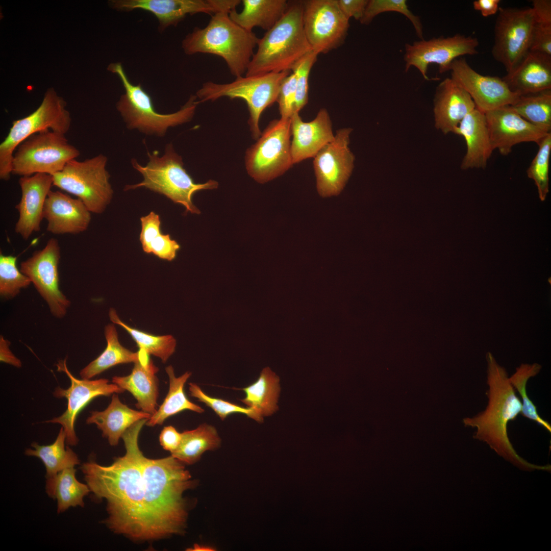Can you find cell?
I'll list each match as a JSON object with an SVG mask.
<instances>
[{
    "label": "cell",
    "mask_w": 551,
    "mask_h": 551,
    "mask_svg": "<svg viewBox=\"0 0 551 551\" xmlns=\"http://www.w3.org/2000/svg\"><path fill=\"white\" fill-rule=\"evenodd\" d=\"M147 419L140 420L122 436L126 454L109 466L90 460L81 469L94 497L107 502L104 523L114 533L133 541L158 540L148 507V491L142 473L138 445L140 432Z\"/></svg>",
    "instance_id": "obj_1"
},
{
    "label": "cell",
    "mask_w": 551,
    "mask_h": 551,
    "mask_svg": "<svg viewBox=\"0 0 551 551\" xmlns=\"http://www.w3.org/2000/svg\"><path fill=\"white\" fill-rule=\"evenodd\" d=\"M486 392L487 405L484 410L471 417H465V427L475 428L474 437L489 443L499 453L516 457L508 437L510 421L521 414L522 404L509 381L506 369L499 365L488 352Z\"/></svg>",
    "instance_id": "obj_2"
},
{
    "label": "cell",
    "mask_w": 551,
    "mask_h": 551,
    "mask_svg": "<svg viewBox=\"0 0 551 551\" xmlns=\"http://www.w3.org/2000/svg\"><path fill=\"white\" fill-rule=\"evenodd\" d=\"M302 1H290L282 17L258 39L245 76L290 71L312 50L304 31Z\"/></svg>",
    "instance_id": "obj_3"
},
{
    "label": "cell",
    "mask_w": 551,
    "mask_h": 551,
    "mask_svg": "<svg viewBox=\"0 0 551 551\" xmlns=\"http://www.w3.org/2000/svg\"><path fill=\"white\" fill-rule=\"evenodd\" d=\"M229 13L212 15L205 27H196L184 37L182 48L187 55L204 53L221 57L237 78L246 73L259 38L236 23Z\"/></svg>",
    "instance_id": "obj_4"
},
{
    "label": "cell",
    "mask_w": 551,
    "mask_h": 551,
    "mask_svg": "<svg viewBox=\"0 0 551 551\" xmlns=\"http://www.w3.org/2000/svg\"><path fill=\"white\" fill-rule=\"evenodd\" d=\"M147 156L148 161L145 166L134 159L132 160L133 167L142 175L143 180L126 186L124 190L144 187L183 206L186 212L200 214V210L192 202L193 194L201 190L216 189L218 182L209 180L205 183H195L184 168L182 157L171 143L166 145L163 156H160L157 151L148 152Z\"/></svg>",
    "instance_id": "obj_5"
},
{
    "label": "cell",
    "mask_w": 551,
    "mask_h": 551,
    "mask_svg": "<svg viewBox=\"0 0 551 551\" xmlns=\"http://www.w3.org/2000/svg\"><path fill=\"white\" fill-rule=\"evenodd\" d=\"M108 69L117 75L124 89L125 93L117 102L116 109L128 129H136L147 135L163 137L169 127L185 123L193 118L199 104L195 95H191L178 111L160 113L156 111L152 97L142 85L131 82L121 63H111Z\"/></svg>",
    "instance_id": "obj_6"
},
{
    "label": "cell",
    "mask_w": 551,
    "mask_h": 551,
    "mask_svg": "<svg viewBox=\"0 0 551 551\" xmlns=\"http://www.w3.org/2000/svg\"><path fill=\"white\" fill-rule=\"evenodd\" d=\"M290 73L285 71L241 76L228 83L209 81L203 84L195 95L198 104L222 97L244 100L249 113L248 123L251 132L254 139H258L262 133L259 128L260 117L267 107L277 102L281 84Z\"/></svg>",
    "instance_id": "obj_7"
},
{
    "label": "cell",
    "mask_w": 551,
    "mask_h": 551,
    "mask_svg": "<svg viewBox=\"0 0 551 551\" xmlns=\"http://www.w3.org/2000/svg\"><path fill=\"white\" fill-rule=\"evenodd\" d=\"M66 103L53 88L45 92L39 107L30 115L14 120L5 139L0 144V179L8 181L12 174L14 153L30 136L46 130L65 134L71 119Z\"/></svg>",
    "instance_id": "obj_8"
},
{
    "label": "cell",
    "mask_w": 551,
    "mask_h": 551,
    "mask_svg": "<svg viewBox=\"0 0 551 551\" xmlns=\"http://www.w3.org/2000/svg\"><path fill=\"white\" fill-rule=\"evenodd\" d=\"M107 160L103 154L82 161L72 160L52 176L53 186L76 196L90 212L101 214L113 196Z\"/></svg>",
    "instance_id": "obj_9"
},
{
    "label": "cell",
    "mask_w": 551,
    "mask_h": 551,
    "mask_svg": "<svg viewBox=\"0 0 551 551\" xmlns=\"http://www.w3.org/2000/svg\"><path fill=\"white\" fill-rule=\"evenodd\" d=\"M80 152L70 144L65 134L46 130L20 143L13 157L12 174L21 177L37 173L51 176L61 171Z\"/></svg>",
    "instance_id": "obj_10"
},
{
    "label": "cell",
    "mask_w": 551,
    "mask_h": 551,
    "mask_svg": "<svg viewBox=\"0 0 551 551\" xmlns=\"http://www.w3.org/2000/svg\"><path fill=\"white\" fill-rule=\"evenodd\" d=\"M290 138V119L270 121L245 153V166L249 176L263 184L290 169L293 165Z\"/></svg>",
    "instance_id": "obj_11"
},
{
    "label": "cell",
    "mask_w": 551,
    "mask_h": 551,
    "mask_svg": "<svg viewBox=\"0 0 551 551\" xmlns=\"http://www.w3.org/2000/svg\"><path fill=\"white\" fill-rule=\"evenodd\" d=\"M497 13L491 54L508 73L530 51L534 14L532 7H499Z\"/></svg>",
    "instance_id": "obj_12"
},
{
    "label": "cell",
    "mask_w": 551,
    "mask_h": 551,
    "mask_svg": "<svg viewBox=\"0 0 551 551\" xmlns=\"http://www.w3.org/2000/svg\"><path fill=\"white\" fill-rule=\"evenodd\" d=\"M352 130L350 128L338 130L334 139L313 158L316 189L322 197L339 195L352 173L355 160L349 147Z\"/></svg>",
    "instance_id": "obj_13"
},
{
    "label": "cell",
    "mask_w": 551,
    "mask_h": 551,
    "mask_svg": "<svg viewBox=\"0 0 551 551\" xmlns=\"http://www.w3.org/2000/svg\"><path fill=\"white\" fill-rule=\"evenodd\" d=\"M303 3V21L313 52L325 54L340 46L349 27L338 0H306Z\"/></svg>",
    "instance_id": "obj_14"
},
{
    "label": "cell",
    "mask_w": 551,
    "mask_h": 551,
    "mask_svg": "<svg viewBox=\"0 0 551 551\" xmlns=\"http://www.w3.org/2000/svg\"><path fill=\"white\" fill-rule=\"evenodd\" d=\"M479 45L477 38L460 34L407 43L404 56L405 71L414 67L424 80H431L427 74L430 64L438 65L440 73L448 71L452 62L459 57L477 54Z\"/></svg>",
    "instance_id": "obj_15"
},
{
    "label": "cell",
    "mask_w": 551,
    "mask_h": 551,
    "mask_svg": "<svg viewBox=\"0 0 551 551\" xmlns=\"http://www.w3.org/2000/svg\"><path fill=\"white\" fill-rule=\"evenodd\" d=\"M60 253L58 240L51 238L43 248L21 262L20 268L46 302L52 315L58 318L65 316L71 303L59 288Z\"/></svg>",
    "instance_id": "obj_16"
},
{
    "label": "cell",
    "mask_w": 551,
    "mask_h": 551,
    "mask_svg": "<svg viewBox=\"0 0 551 551\" xmlns=\"http://www.w3.org/2000/svg\"><path fill=\"white\" fill-rule=\"evenodd\" d=\"M240 3V0H112L109 2L117 11L141 9L151 13L158 20L160 32L177 26L187 15L230 13Z\"/></svg>",
    "instance_id": "obj_17"
},
{
    "label": "cell",
    "mask_w": 551,
    "mask_h": 551,
    "mask_svg": "<svg viewBox=\"0 0 551 551\" xmlns=\"http://www.w3.org/2000/svg\"><path fill=\"white\" fill-rule=\"evenodd\" d=\"M57 370L65 372L69 378L70 386L64 389L58 387L54 395L58 398L67 399V408L60 416L46 421V422L59 423L66 433V442L70 445L78 444L79 439L74 431V423L81 411L93 398L101 395L109 396L112 394L123 393L125 390L115 384H109L106 379L95 380H79L73 376L66 365V359L59 361L56 365Z\"/></svg>",
    "instance_id": "obj_18"
},
{
    "label": "cell",
    "mask_w": 551,
    "mask_h": 551,
    "mask_svg": "<svg viewBox=\"0 0 551 551\" xmlns=\"http://www.w3.org/2000/svg\"><path fill=\"white\" fill-rule=\"evenodd\" d=\"M449 71L450 78L469 94L475 108L484 113L510 106L520 96L512 91L502 78L479 73L465 58L454 60Z\"/></svg>",
    "instance_id": "obj_19"
},
{
    "label": "cell",
    "mask_w": 551,
    "mask_h": 551,
    "mask_svg": "<svg viewBox=\"0 0 551 551\" xmlns=\"http://www.w3.org/2000/svg\"><path fill=\"white\" fill-rule=\"evenodd\" d=\"M485 114L492 148L503 156L508 155L513 146L520 143L534 142L538 144L549 133L525 120L509 106Z\"/></svg>",
    "instance_id": "obj_20"
},
{
    "label": "cell",
    "mask_w": 551,
    "mask_h": 551,
    "mask_svg": "<svg viewBox=\"0 0 551 551\" xmlns=\"http://www.w3.org/2000/svg\"><path fill=\"white\" fill-rule=\"evenodd\" d=\"M18 183L21 196L15 206L19 217L15 231L23 239L28 240L34 232L40 230L44 205L53 186V179L48 174L37 173L21 177Z\"/></svg>",
    "instance_id": "obj_21"
},
{
    "label": "cell",
    "mask_w": 551,
    "mask_h": 551,
    "mask_svg": "<svg viewBox=\"0 0 551 551\" xmlns=\"http://www.w3.org/2000/svg\"><path fill=\"white\" fill-rule=\"evenodd\" d=\"M291 152L293 164L314 158L335 136L330 116L325 108L320 109L312 120L305 122L299 113L290 118Z\"/></svg>",
    "instance_id": "obj_22"
},
{
    "label": "cell",
    "mask_w": 551,
    "mask_h": 551,
    "mask_svg": "<svg viewBox=\"0 0 551 551\" xmlns=\"http://www.w3.org/2000/svg\"><path fill=\"white\" fill-rule=\"evenodd\" d=\"M90 213L80 199L51 190L44 205L43 218L47 222L46 230L49 233L77 234L88 229Z\"/></svg>",
    "instance_id": "obj_23"
},
{
    "label": "cell",
    "mask_w": 551,
    "mask_h": 551,
    "mask_svg": "<svg viewBox=\"0 0 551 551\" xmlns=\"http://www.w3.org/2000/svg\"><path fill=\"white\" fill-rule=\"evenodd\" d=\"M475 108L469 94L452 78L436 88L433 100L435 126L444 134L454 132L461 120Z\"/></svg>",
    "instance_id": "obj_24"
},
{
    "label": "cell",
    "mask_w": 551,
    "mask_h": 551,
    "mask_svg": "<svg viewBox=\"0 0 551 551\" xmlns=\"http://www.w3.org/2000/svg\"><path fill=\"white\" fill-rule=\"evenodd\" d=\"M454 133L463 137L466 144L461 169H484L494 151L485 113L475 108L461 120Z\"/></svg>",
    "instance_id": "obj_25"
},
{
    "label": "cell",
    "mask_w": 551,
    "mask_h": 551,
    "mask_svg": "<svg viewBox=\"0 0 551 551\" xmlns=\"http://www.w3.org/2000/svg\"><path fill=\"white\" fill-rule=\"evenodd\" d=\"M142 352L141 359L134 363L129 375L114 376L112 382L134 396L137 408L152 415L157 410L159 381L156 374L158 368L149 359V355Z\"/></svg>",
    "instance_id": "obj_26"
},
{
    "label": "cell",
    "mask_w": 551,
    "mask_h": 551,
    "mask_svg": "<svg viewBox=\"0 0 551 551\" xmlns=\"http://www.w3.org/2000/svg\"><path fill=\"white\" fill-rule=\"evenodd\" d=\"M502 79L519 95L551 89V57L529 51Z\"/></svg>",
    "instance_id": "obj_27"
},
{
    "label": "cell",
    "mask_w": 551,
    "mask_h": 551,
    "mask_svg": "<svg viewBox=\"0 0 551 551\" xmlns=\"http://www.w3.org/2000/svg\"><path fill=\"white\" fill-rule=\"evenodd\" d=\"M151 416L148 413L128 407L114 393L108 407L103 411L91 412L86 423L95 424L109 444L116 446L128 429L140 420L149 419Z\"/></svg>",
    "instance_id": "obj_28"
},
{
    "label": "cell",
    "mask_w": 551,
    "mask_h": 551,
    "mask_svg": "<svg viewBox=\"0 0 551 551\" xmlns=\"http://www.w3.org/2000/svg\"><path fill=\"white\" fill-rule=\"evenodd\" d=\"M66 433L61 427L55 441L51 444L41 445L33 442V448H28L25 454L39 458L46 469V492L55 498V488L58 474L63 469L80 464L77 454L68 446L65 447Z\"/></svg>",
    "instance_id": "obj_29"
},
{
    "label": "cell",
    "mask_w": 551,
    "mask_h": 551,
    "mask_svg": "<svg viewBox=\"0 0 551 551\" xmlns=\"http://www.w3.org/2000/svg\"><path fill=\"white\" fill-rule=\"evenodd\" d=\"M243 9L229 13L231 19L244 29L253 32L255 27L266 31L282 17L289 5L286 0H243Z\"/></svg>",
    "instance_id": "obj_30"
},
{
    "label": "cell",
    "mask_w": 551,
    "mask_h": 551,
    "mask_svg": "<svg viewBox=\"0 0 551 551\" xmlns=\"http://www.w3.org/2000/svg\"><path fill=\"white\" fill-rule=\"evenodd\" d=\"M104 334L107 346L97 358L81 370L80 375L82 379L89 380L112 366L120 364L135 363L141 359L142 350L133 352L120 343L114 323L105 326Z\"/></svg>",
    "instance_id": "obj_31"
},
{
    "label": "cell",
    "mask_w": 551,
    "mask_h": 551,
    "mask_svg": "<svg viewBox=\"0 0 551 551\" xmlns=\"http://www.w3.org/2000/svg\"><path fill=\"white\" fill-rule=\"evenodd\" d=\"M279 382V377L269 367L263 368L256 381L241 389L245 393L241 402L263 417L273 414L278 409Z\"/></svg>",
    "instance_id": "obj_32"
},
{
    "label": "cell",
    "mask_w": 551,
    "mask_h": 551,
    "mask_svg": "<svg viewBox=\"0 0 551 551\" xmlns=\"http://www.w3.org/2000/svg\"><path fill=\"white\" fill-rule=\"evenodd\" d=\"M165 371L169 378V390L162 404L146 421L147 426L161 425L169 417L184 410L198 413L204 412L201 407L190 402L184 392V385L190 377L191 372L186 371L182 375L176 377L171 365L167 366Z\"/></svg>",
    "instance_id": "obj_33"
},
{
    "label": "cell",
    "mask_w": 551,
    "mask_h": 551,
    "mask_svg": "<svg viewBox=\"0 0 551 551\" xmlns=\"http://www.w3.org/2000/svg\"><path fill=\"white\" fill-rule=\"evenodd\" d=\"M221 440L216 428L203 423L196 429L181 433V440L171 455L184 464L197 462L206 451L214 450L221 445Z\"/></svg>",
    "instance_id": "obj_34"
},
{
    "label": "cell",
    "mask_w": 551,
    "mask_h": 551,
    "mask_svg": "<svg viewBox=\"0 0 551 551\" xmlns=\"http://www.w3.org/2000/svg\"><path fill=\"white\" fill-rule=\"evenodd\" d=\"M140 222L139 240L144 252L168 261L174 260L180 245L170 235L162 233L159 215L152 211L141 217Z\"/></svg>",
    "instance_id": "obj_35"
},
{
    "label": "cell",
    "mask_w": 551,
    "mask_h": 551,
    "mask_svg": "<svg viewBox=\"0 0 551 551\" xmlns=\"http://www.w3.org/2000/svg\"><path fill=\"white\" fill-rule=\"evenodd\" d=\"M509 106L530 123L550 133L551 89L520 95Z\"/></svg>",
    "instance_id": "obj_36"
},
{
    "label": "cell",
    "mask_w": 551,
    "mask_h": 551,
    "mask_svg": "<svg viewBox=\"0 0 551 551\" xmlns=\"http://www.w3.org/2000/svg\"><path fill=\"white\" fill-rule=\"evenodd\" d=\"M109 316L113 323L120 326L130 335L140 350L160 358L163 363L175 352L176 340L172 335L157 336L132 328L120 319L113 308L109 310Z\"/></svg>",
    "instance_id": "obj_37"
},
{
    "label": "cell",
    "mask_w": 551,
    "mask_h": 551,
    "mask_svg": "<svg viewBox=\"0 0 551 551\" xmlns=\"http://www.w3.org/2000/svg\"><path fill=\"white\" fill-rule=\"evenodd\" d=\"M74 467L66 468L57 475L55 488V498L57 501V512H64L70 507H84V498L91 491L87 484L79 482Z\"/></svg>",
    "instance_id": "obj_38"
},
{
    "label": "cell",
    "mask_w": 551,
    "mask_h": 551,
    "mask_svg": "<svg viewBox=\"0 0 551 551\" xmlns=\"http://www.w3.org/2000/svg\"><path fill=\"white\" fill-rule=\"evenodd\" d=\"M541 368V365L536 363L532 364L522 363L516 368L515 372L509 377V381L515 390L519 393L521 396V414L550 432V423L539 415L536 406L529 398L527 392V385L529 380L538 374Z\"/></svg>",
    "instance_id": "obj_39"
},
{
    "label": "cell",
    "mask_w": 551,
    "mask_h": 551,
    "mask_svg": "<svg viewBox=\"0 0 551 551\" xmlns=\"http://www.w3.org/2000/svg\"><path fill=\"white\" fill-rule=\"evenodd\" d=\"M538 152L527 170L528 177L534 180L539 197L546 199L549 192V165L551 153V133L547 134L537 144Z\"/></svg>",
    "instance_id": "obj_40"
},
{
    "label": "cell",
    "mask_w": 551,
    "mask_h": 551,
    "mask_svg": "<svg viewBox=\"0 0 551 551\" xmlns=\"http://www.w3.org/2000/svg\"><path fill=\"white\" fill-rule=\"evenodd\" d=\"M17 257L0 254V294L5 298L15 297L32 283L16 266Z\"/></svg>",
    "instance_id": "obj_41"
},
{
    "label": "cell",
    "mask_w": 551,
    "mask_h": 551,
    "mask_svg": "<svg viewBox=\"0 0 551 551\" xmlns=\"http://www.w3.org/2000/svg\"><path fill=\"white\" fill-rule=\"evenodd\" d=\"M387 12H398L406 16L411 22L417 36L420 39H423V27L420 19L409 9L406 0H368L360 22L363 24H368L377 15Z\"/></svg>",
    "instance_id": "obj_42"
},
{
    "label": "cell",
    "mask_w": 551,
    "mask_h": 551,
    "mask_svg": "<svg viewBox=\"0 0 551 551\" xmlns=\"http://www.w3.org/2000/svg\"><path fill=\"white\" fill-rule=\"evenodd\" d=\"M189 390L191 396L196 398L198 401L212 409L222 420H224L231 414L241 413L257 422H262L263 421V417L254 409L247 407H241L224 399L210 396L206 394L195 383H189Z\"/></svg>",
    "instance_id": "obj_43"
},
{
    "label": "cell",
    "mask_w": 551,
    "mask_h": 551,
    "mask_svg": "<svg viewBox=\"0 0 551 551\" xmlns=\"http://www.w3.org/2000/svg\"><path fill=\"white\" fill-rule=\"evenodd\" d=\"M318 55L313 51L310 52L298 61L292 69L296 80L294 112L299 113L308 104L309 77Z\"/></svg>",
    "instance_id": "obj_44"
},
{
    "label": "cell",
    "mask_w": 551,
    "mask_h": 551,
    "mask_svg": "<svg viewBox=\"0 0 551 551\" xmlns=\"http://www.w3.org/2000/svg\"><path fill=\"white\" fill-rule=\"evenodd\" d=\"M296 90V77L292 72L284 78L280 87L277 102L281 118L290 119L294 113Z\"/></svg>",
    "instance_id": "obj_45"
},
{
    "label": "cell",
    "mask_w": 551,
    "mask_h": 551,
    "mask_svg": "<svg viewBox=\"0 0 551 551\" xmlns=\"http://www.w3.org/2000/svg\"><path fill=\"white\" fill-rule=\"evenodd\" d=\"M530 51L551 57V23L535 21Z\"/></svg>",
    "instance_id": "obj_46"
},
{
    "label": "cell",
    "mask_w": 551,
    "mask_h": 551,
    "mask_svg": "<svg viewBox=\"0 0 551 551\" xmlns=\"http://www.w3.org/2000/svg\"><path fill=\"white\" fill-rule=\"evenodd\" d=\"M368 0H338L339 6L348 20L352 17L360 21L363 16Z\"/></svg>",
    "instance_id": "obj_47"
},
{
    "label": "cell",
    "mask_w": 551,
    "mask_h": 551,
    "mask_svg": "<svg viewBox=\"0 0 551 551\" xmlns=\"http://www.w3.org/2000/svg\"><path fill=\"white\" fill-rule=\"evenodd\" d=\"M181 440V433L171 425L165 427L159 436V441L162 447L171 453L177 449Z\"/></svg>",
    "instance_id": "obj_48"
},
{
    "label": "cell",
    "mask_w": 551,
    "mask_h": 551,
    "mask_svg": "<svg viewBox=\"0 0 551 551\" xmlns=\"http://www.w3.org/2000/svg\"><path fill=\"white\" fill-rule=\"evenodd\" d=\"M532 8L536 21L551 23L550 0H533Z\"/></svg>",
    "instance_id": "obj_49"
},
{
    "label": "cell",
    "mask_w": 551,
    "mask_h": 551,
    "mask_svg": "<svg viewBox=\"0 0 551 551\" xmlns=\"http://www.w3.org/2000/svg\"><path fill=\"white\" fill-rule=\"evenodd\" d=\"M500 2L499 0H475L472 4L474 9L479 11L483 17H488L498 12Z\"/></svg>",
    "instance_id": "obj_50"
},
{
    "label": "cell",
    "mask_w": 551,
    "mask_h": 551,
    "mask_svg": "<svg viewBox=\"0 0 551 551\" xmlns=\"http://www.w3.org/2000/svg\"><path fill=\"white\" fill-rule=\"evenodd\" d=\"M10 342L5 339L2 335L0 337V360L16 367L21 366V362L16 357L9 349Z\"/></svg>",
    "instance_id": "obj_51"
},
{
    "label": "cell",
    "mask_w": 551,
    "mask_h": 551,
    "mask_svg": "<svg viewBox=\"0 0 551 551\" xmlns=\"http://www.w3.org/2000/svg\"><path fill=\"white\" fill-rule=\"evenodd\" d=\"M187 550L191 551H213L215 550V548L209 546L202 545L198 544H194L192 548H188Z\"/></svg>",
    "instance_id": "obj_52"
}]
</instances>
